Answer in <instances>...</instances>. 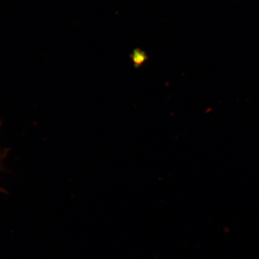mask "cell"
<instances>
[{"label":"cell","mask_w":259,"mask_h":259,"mask_svg":"<svg viewBox=\"0 0 259 259\" xmlns=\"http://www.w3.org/2000/svg\"><path fill=\"white\" fill-rule=\"evenodd\" d=\"M131 59L135 68H140L146 63L148 57L145 51L141 50L140 49H136L131 54Z\"/></svg>","instance_id":"1"}]
</instances>
